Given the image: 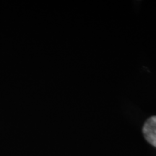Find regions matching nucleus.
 Returning a JSON list of instances; mask_svg holds the SVG:
<instances>
[{
	"instance_id": "obj_1",
	"label": "nucleus",
	"mask_w": 156,
	"mask_h": 156,
	"mask_svg": "<svg viewBox=\"0 0 156 156\" xmlns=\"http://www.w3.org/2000/svg\"><path fill=\"white\" fill-rule=\"evenodd\" d=\"M145 140L156 147V116H152L146 121L142 128Z\"/></svg>"
}]
</instances>
